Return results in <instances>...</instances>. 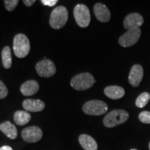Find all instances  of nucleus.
Returning a JSON list of instances; mask_svg holds the SVG:
<instances>
[{
	"label": "nucleus",
	"instance_id": "20e7f679",
	"mask_svg": "<svg viewBox=\"0 0 150 150\" xmlns=\"http://www.w3.org/2000/svg\"><path fill=\"white\" fill-rule=\"evenodd\" d=\"M13 51L17 57H26L30 51V42L28 38L24 34L19 33L14 38Z\"/></svg>",
	"mask_w": 150,
	"mask_h": 150
},
{
	"label": "nucleus",
	"instance_id": "1a4fd4ad",
	"mask_svg": "<svg viewBox=\"0 0 150 150\" xmlns=\"http://www.w3.org/2000/svg\"><path fill=\"white\" fill-rule=\"evenodd\" d=\"M22 137L27 142H36L42 137V131L38 127L33 126L24 129L22 131Z\"/></svg>",
	"mask_w": 150,
	"mask_h": 150
},
{
	"label": "nucleus",
	"instance_id": "9d476101",
	"mask_svg": "<svg viewBox=\"0 0 150 150\" xmlns=\"http://www.w3.org/2000/svg\"><path fill=\"white\" fill-rule=\"evenodd\" d=\"M144 22V19L141 15L137 13L129 14L124 20V27L126 29L134 30L140 29Z\"/></svg>",
	"mask_w": 150,
	"mask_h": 150
},
{
	"label": "nucleus",
	"instance_id": "39448f33",
	"mask_svg": "<svg viewBox=\"0 0 150 150\" xmlns=\"http://www.w3.org/2000/svg\"><path fill=\"white\" fill-rule=\"evenodd\" d=\"M107 110V104L99 100L89 101L83 106V111L90 115H101L106 113Z\"/></svg>",
	"mask_w": 150,
	"mask_h": 150
},
{
	"label": "nucleus",
	"instance_id": "6e6552de",
	"mask_svg": "<svg viewBox=\"0 0 150 150\" xmlns=\"http://www.w3.org/2000/svg\"><path fill=\"white\" fill-rule=\"evenodd\" d=\"M140 35H141L140 29L129 30L120 38L119 44L123 47H129L134 45L140 39Z\"/></svg>",
	"mask_w": 150,
	"mask_h": 150
},
{
	"label": "nucleus",
	"instance_id": "f3484780",
	"mask_svg": "<svg viewBox=\"0 0 150 150\" xmlns=\"http://www.w3.org/2000/svg\"><path fill=\"white\" fill-rule=\"evenodd\" d=\"M0 131L11 139H16L18 136V131L16 126L11 122L6 121L0 125Z\"/></svg>",
	"mask_w": 150,
	"mask_h": 150
},
{
	"label": "nucleus",
	"instance_id": "b1692460",
	"mask_svg": "<svg viewBox=\"0 0 150 150\" xmlns=\"http://www.w3.org/2000/svg\"><path fill=\"white\" fill-rule=\"evenodd\" d=\"M41 2L42 3L43 5L52 7L58 3V0H42Z\"/></svg>",
	"mask_w": 150,
	"mask_h": 150
},
{
	"label": "nucleus",
	"instance_id": "cd10ccee",
	"mask_svg": "<svg viewBox=\"0 0 150 150\" xmlns=\"http://www.w3.org/2000/svg\"><path fill=\"white\" fill-rule=\"evenodd\" d=\"M131 150H138V149H131Z\"/></svg>",
	"mask_w": 150,
	"mask_h": 150
},
{
	"label": "nucleus",
	"instance_id": "393cba45",
	"mask_svg": "<svg viewBox=\"0 0 150 150\" xmlns=\"http://www.w3.org/2000/svg\"><path fill=\"white\" fill-rule=\"evenodd\" d=\"M23 2L27 6H31L35 2V0H24Z\"/></svg>",
	"mask_w": 150,
	"mask_h": 150
},
{
	"label": "nucleus",
	"instance_id": "f257e3e1",
	"mask_svg": "<svg viewBox=\"0 0 150 150\" xmlns=\"http://www.w3.org/2000/svg\"><path fill=\"white\" fill-rule=\"evenodd\" d=\"M129 113L126 110L116 109L106 114L104 118L103 123L107 128H112L121 124L125 123L129 119Z\"/></svg>",
	"mask_w": 150,
	"mask_h": 150
},
{
	"label": "nucleus",
	"instance_id": "6ab92c4d",
	"mask_svg": "<svg viewBox=\"0 0 150 150\" xmlns=\"http://www.w3.org/2000/svg\"><path fill=\"white\" fill-rule=\"evenodd\" d=\"M1 58H2V63L6 69H8L12 65V56L11 51L9 47L6 46L3 49L1 52Z\"/></svg>",
	"mask_w": 150,
	"mask_h": 150
},
{
	"label": "nucleus",
	"instance_id": "412c9836",
	"mask_svg": "<svg viewBox=\"0 0 150 150\" xmlns=\"http://www.w3.org/2000/svg\"><path fill=\"white\" fill-rule=\"evenodd\" d=\"M18 0H5L4 4L6 8L8 11H13L18 4Z\"/></svg>",
	"mask_w": 150,
	"mask_h": 150
},
{
	"label": "nucleus",
	"instance_id": "f03ea898",
	"mask_svg": "<svg viewBox=\"0 0 150 150\" xmlns=\"http://www.w3.org/2000/svg\"><path fill=\"white\" fill-rule=\"evenodd\" d=\"M68 19V11L63 6L56 7L52 11L50 18V26L54 29H61L66 24Z\"/></svg>",
	"mask_w": 150,
	"mask_h": 150
},
{
	"label": "nucleus",
	"instance_id": "4468645a",
	"mask_svg": "<svg viewBox=\"0 0 150 150\" xmlns=\"http://www.w3.org/2000/svg\"><path fill=\"white\" fill-rule=\"evenodd\" d=\"M39 84L36 81L29 80L24 82L20 87V91L24 96H31L38 91Z\"/></svg>",
	"mask_w": 150,
	"mask_h": 150
},
{
	"label": "nucleus",
	"instance_id": "9b49d317",
	"mask_svg": "<svg viewBox=\"0 0 150 150\" xmlns=\"http://www.w3.org/2000/svg\"><path fill=\"white\" fill-rule=\"evenodd\" d=\"M143 68L140 65L136 64L131 67L129 75V81L133 87H137L143 78Z\"/></svg>",
	"mask_w": 150,
	"mask_h": 150
},
{
	"label": "nucleus",
	"instance_id": "a211bd4d",
	"mask_svg": "<svg viewBox=\"0 0 150 150\" xmlns=\"http://www.w3.org/2000/svg\"><path fill=\"white\" fill-rule=\"evenodd\" d=\"M31 114L24 110H18L14 114V120L18 125L23 126L31 120Z\"/></svg>",
	"mask_w": 150,
	"mask_h": 150
},
{
	"label": "nucleus",
	"instance_id": "0eeeda50",
	"mask_svg": "<svg viewBox=\"0 0 150 150\" xmlns=\"http://www.w3.org/2000/svg\"><path fill=\"white\" fill-rule=\"evenodd\" d=\"M38 74L42 77H51L56 73V66L51 60L44 59L39 61L35 65Z\"/></svg>",
	"mask_w": 150,
	"mask_h": 150
},
{
	"label": "nucleus",
	"instance_id": "4be33fe9",
	"mask_svg": "<svg viewBox=\"0 0 150 150\" xmlns=\"http://www.w3.org/2000/svg\"><path fill=\"white\" fill-rule=\"evenodd\" d=\"M140 121L144 124H150V112L142 111L138 116Z\"/></svg>",
	"mask_w": 150,
	"mask_h": 150
},
{
	"label": "nucleus",
	"instance_id": "a878e982",
	"mask_svg": "<svg viewBox=\"0 0 150 150\" xmlns=\"http://www.w3.org/2000/svg\"><path fill=\"white\" fill-rule=\"evenodd\" d=\"M0 150H13V149L10 147V146L5 145L0 148Z\"/></svg>",
	"mask_w": 150,
	"mask_h": 150
},
{
	"label": "nucleus",
	"instance_id": "dca6fc26",
	"mask_svg": "<svg viewBox=\"0 0 150 150\" xmlns=\"http://www.w3.org/2000/svg\"><path fill=\"white\" fill-rule=\"evenodd\" d=\"M80 145L85 150H97L98 145L93 137L87 134L81 135L79 138Z\"/></svg>",
	"mask_w": 150,
	"mask_h": 150
},
{
	"label": "nucleus",
	"instance_id": "f8f14e48",
	"mask_svg": "<svg viewBox=\"0 0 150 150\" xmlns=\"http://www.w3.org/2000/svg\"><path fill=\"white\" fill-rule=\"evenodd\" d=\"M94 13L97 20L101 22H107L110 19L109 9L106 5L102 3H97L94 6Z\"/></svg>",
	"mask_w": 150,
	"mask_h": 150
},
{
	"label": "nucleus",
	"instance_id": "7ed1b4c3",
	"mask_svg": "<svg viewBox=\"0 0 150 150\" xmlns=\"http://www.w3.org/2000/svg\"><path fill=\"white\" fill-rule=\"evenodd\" d=\"M95 83V80L91 74L81 73L74 76L71 80L70 84L76 91H85L91 88Z\"/></svg>",
	"mask_w": 150,
	"mask_h": 150
},
{
	"label": "nucleus",
	"instance_id": "423d86ee",
	"mask_svg": "<svg viewBox=\"0 0 150 150\" xmlns=\"http://www.w3.org/2000/svg\"><path fill=\"white\" fill-rule=\"evenodd\" d=\"M74 16L79 27H88L91 22V13L88 8L84 4H77L74 9Z\"/></svg>",
	"mask_w": 150,
	"mask_h": 150
},
{
	"label": "nucleus",
	"instance_id": "aec40b11",
	"mask_svg": "<svg viewBox=\"0 0 150 150\" xmlns=\"http://www.w3.org/2000/svg\"><path fill=\"white\" fill-rule=\"evenodd\" d=\"M150 99V95L149 93L147 92H144L140 94V95L137 97L136 101V105L137 107L142 108H144L146 105L147 104V103L149 102Z\"/></svg>",
	"mask_w": 150,
	"mask_h": 150
},
{
	"label": "nucleus",
	"instance_id": "bb28decb",
	"mask_svg": "<svg viewBox=\"0 0 150 150\" xmlns=\"http://www.w3.org/2000/svg\"><path fill=\"white\" fill-rule=\"evenodd\" d=\"M149 149L150 150V142H149Z\"/></svg>",
	"mask_w": 150,
	"mask_h": 150
},
{
	"label": "nucleus",
	"instance_id": "2eb2a0df",
	"mask_svg": "<svg viewBox=\"0 0 150 150\" xmlns=\"http://www.w3.org/2000/svg\"><path fill=\"white\" fill-rule=\"evenodd\" d=\"M104 94L110 99H118L125 96V91L120 86H110L105 88Z\"/></svg>",
	"mask_w": 150,
	"mask_h": 150
},
{
	"label": "nucleus",
	"instance_id": "5701e85b",
	"mask_svg": "<svg viewBox=\"0 0 150 150\" xmlns=\"http://www.w3.org/2000/svg\"><path fill=\"white\" fill-rule=\"evenodd\" d=\"M8 95V89L5 84L0 80V99H4Z\"/></svg>",
	"mask_w": 150,
	"mask_h": 150
},
{
	"label": "nucleus",
	"instance_id": "ddd939ff",
	"mask_svg": "<svg viewBox=\"0 0 150 150\" xmlns=\"http://www.w3.org/2000/svg\"><path fill=\"white\" fill-rule=\"evenodd\" d=\"M23 108L29 112H40L45 108V103L40 99H27L22 103Z\"/></svg>",
	"mask_w": 150,
	"mask_h": 150
}]
</instances>
